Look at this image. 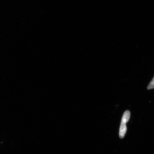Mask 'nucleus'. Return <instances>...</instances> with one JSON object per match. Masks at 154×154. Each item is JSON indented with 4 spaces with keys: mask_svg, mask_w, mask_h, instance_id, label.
<instances>
[{
    "mask_svg": "<svg viewBox=\"0 0 154 154\" xmlns=\"http://www.w3.org/2000/svg\"><path fill=\"white\" fill-rule=\"evenodd\" d=\"M131 113L129 111L127 110L125 112L123 115L121 124H126L129 120Z\"/></svg>",
    "mask_w": 154,
    "mask_h": 154,
    "instance_id": "1",
    "label": "nucleus"
},
{
    "mask_svg": "<svg viewBox=\"0 0 154 154\" xmlns=\"http://www.w3.org/2000/svg\"><path fill=\"white\" fill-rule=\"evenodd\" d=\"M153 88H154V77L147 87L148 90L152 89Z\"/></svg>",
    "mask_w": 154,
    "mask_h": 154,
    "instance_id": "3",
    "label": "nucleus"
},
{
    "mask_svg": "<svg viewBox=\"0 0 154 154\" xmlns=\"http://www.w3.org/2000/svg\"><path fill=\"white\" fill-rule=\"evenodd\" d=\"M127 130L126 124H121L119 131V137L121 138H124Z\"/></svg>",
    "mask_w": 154,
    "mask_h": 154,
    "instance_id": "2",
    "label": "nucleus"
}]
</instances>
